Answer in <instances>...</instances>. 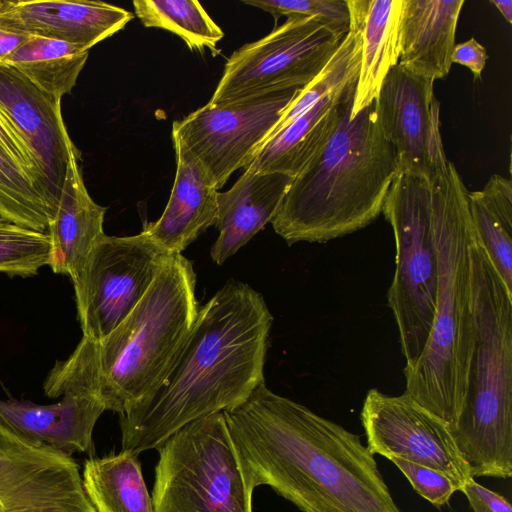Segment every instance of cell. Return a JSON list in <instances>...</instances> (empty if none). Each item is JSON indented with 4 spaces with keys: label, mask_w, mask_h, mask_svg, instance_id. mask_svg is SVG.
<instances>
[{
    "label": "cell",
    "mask_w": 512,
    "mask_h": 512,
    "mask_svg": "<svg viewBox=\"0 0 512 512\" xmlns=\"http://www.w3.org/2000/svg\"><path fill=\"white\" fill-rule=\"evenodd\" d=\"M223 413L251 491L268 485L303 512H401L358 435L265 382Z\"/></svg>",
    "instance_id": "6da1fadb"
},
{
    "label": "cell",
    "mask_w": 512,
    "mask_h": 512,
    "mask_svg": "<svg viewBox=\"0 0 512 512\" xmlns=\"http://www.w3.org/2000/svg\"><path fill=\"white\" fill-rule=\"evenodd\" d=\"M273 322L263 296L230 280L199 309L160 383L120 414L122 451L158 449L188 423L245 401L264 379Z\"/></svg>",
    "instance_id": "7a4b0ae2"
},
{
    "label": "cell",
    "mask_w": 512,
    "mask_h": 512,
    "mask_svg": "<svg viewBox=\"0 0 512 512\" xmlns=\"http://www.w3.org/2000/svg\"><path fill=\"white\" fill-rule=\"evenodd\" d=\"M196 273L182 254H171L151 286L106 337H82L70 356L57 361L43 389L49 398L97 394L124 413L163 379L196 322Z\"/></svg>",
    "instance_id": "3957f363"
},
{
    "label": "cell",
    "mask_w": 512,
    "mask_h": 512,
    "mask_svg": "<svg viewBox=\"0 0 512 512\" xmlns=\"http://www.w3.org/2000/svg\"><path fill=\"white\" fill-rule=\"evenodd\" d=\"M353 99L325 145L293 178L272 227L288 245L325 243L378 218L400 172L375 103L350 117Z\"/></svg>",
    "instance_id": "277c9868"
},
{
    "label": "cell",
    "mask_w": 512,
    "mask_h": 512,
    "mask_svg": "<svg viewBox=\"0 0 512 512\" xmlns=\"http://www.w3.org/2000/svg\"><path fill=\"white\" fill-rule=\"evenodd\" d=\"M438 256L435 316L423 354L404 373L405 392L452 425L460 414L472 359L475 318L468 190L455 165L430 179Z\"/></svg>",
    "instance_id": "5b68a950"
},
{
    "label": "cell",
    "mask_w": 512,
    "mask_h": 512,
    "mask_svg": "<svg viewBox=\"0 0 512 512\" xmlns=\"http://www.w3.org/2000/svg\"><path fill=\"white\" fill-rule=\"evenodd\" d=\"M472 271L474 347L465 399L450 428L473 478L507 479L512 476V293L476 235Z\"/></svg>",
    "instance_id": "8992f818"
},
{
    "label": "cell",
    "mask_w": 512,
    "mask_h": 512,
    "mask_svg": "<svg viewBox=\"0 0 512 512\" xmlns=\"http://www.w3.org/2000/svg\"><path fill=\"white\" fill-rule=\"evenodd\" d=\"M382 213L395 240V272L387 302L398 329L405 373L421 358L435 316L438 256L430 179L400 171Z\"/></svg>",
    "instance_id": "52a82bcc"
},
{
    "label": "cell",
    "mask_w": 512,
    "mask_h": 512,
    "mask_svg": "<svg viewBox=\"0 0 512 512\" xmlns=\"http://www.w3.org/2000/svg\"><path fill=\"white\" fill-rule=\"evenodd\" d=\"M157 450L154 512H252L223 412L188 423Z\"/></svg>",
    "instance_id": "ba28073f"
},
{
    "label": "cell",
    "mask_w": 512,
    "mask_h": 512,
    "mask_svg": "<svg viewBox=\"0 0 512 512\" xmlns=\"http://www.w3.org/2000/svg\"><path fill=\"white\" fill-rule=\"evenodd\" d=\"M341 42L315 17H288L265 37L232 53L209 103L223 105L303 89L321 73Z\"/></svg>",
    "instance_id": "9c48e42d"
},
{
    "label": "cell",
    "mask_w": 512,
    "mask_h": 512,
    "mask_svg": "<svg viewBox=\"0 0 512 512\" xmlns=\"http://www.w3.org/2000/svg\"><path fill=\"white\" fill-rule=\"evenodd\" d=\"M169 255L143 231L105 234L73 281L83 336L109 335L139 303Z\"/></svg>",
    "instance_id": "30bf717a"
},
{
    "label": "cell",
    "mask_w": 512,
    "mask_h": 512,
    "mask_svg": "<svg viewBox=\"0 0 512 512\" xmlns=\"http://www.w3.org/2000/svg\"><path fill=\"white\" fill-rule=\"evenodd\" d=\"M301 89L280 90L223 105L209 102L172 124L217 189L248 165Z\"/></svg>",
    "instance_id": "8fae6325"
},
{
    "label": "cell",
    "mask_w": 512,
    "mask_h": 512,
    "mask_svg": "<svg viewBox=\"0 0 512 512\" xmlns=\"http://www.w3.org/2000/svg\"><path fill=\"white\" fill-rule=\"evenodd\" d=\"M371 454L402 458L446 474L458 487L473 478L450 424L408 393L367 392L360 414Z\"/></svg>",
    "instance_id": "7c38bea8"
},
{
    "label": "cell",
    "mask_w": 512,
    "mask_h": 512,
    "mask_svg": "<svg viewBox=\"0 0 512 512\" xmlns=\"http://www.w3.org/2000/svg\"><path fill=\"white\" fill-rule=\"evenodd\" d=\"M0 512H96L79 465L33 444L0 420Z\"/></svg>",
    "instance_id": "4fadbf2b"
},
{
    "label": "cell",
    "mask_w": 512,
    "mask_h": 512,
    "mask_svg": "<svg viewBox=\"0 0 512 512\" xmlns=\"http://www.w3.org/2000/svg\"><path fill=\"white\" fill-rule=\"evenodd\" d=\"M374 103L400 171L432 179L446 169L450 161L443 147L440 102L433 80L397 64L384 79Z\"/></svg>",
    "instance_id": "5bb4252c"
},
{
    "label": "cell",
    "mask_w": 512,
    "mask_h": 512,
    "mask_svg": "<svg viewBox=\"0 0 512 512\" xmlns=\"http://www.w3.org/2000/svg\"><path fill=\"white\" fill-rule=\"evenodd\" d=\"M0 114L29 150L42 194L55 215L69 162L79 156L62 117L61 98L0 63Z\"/></svg>",
    "instance_id": "9a60e30c"
},
{
    "label": "cell",
    "mask_w": 512,
    "mask_h": 512,
    "mask_svg": "<svg viewBox=\"0 0 512 512\" xmlns=\"http://www.w3.org/2000/svg\"><path fill=\"white\" fill-rule=\"evenodd\" d=\"M123 8L100 1H3L0 28L88 50L120 31L133 19Z\"/></svg>",
    "instance_id": "2e32d148"
},
{
    "label": "cell",
    "mask_w": 512,
    "mask_h": 512,
    "mask_svg": "<svg viewBox=\"0 0 512 512\" xmlns=\"http://www.w3.org/2000/svg\"><path fill=\"white\" fill-rule=\"evenodd\" d=\"M103 400L93 394H67L54 404L0 399V420L23 439L68 456L88 452Z\"/></svg>",
    "instance_id": "e0dca14e"
},
{
    "label": "cell",
    "mask_w": 512,
    "mask_h": 512,
    "mask_svg": "<svg viewBox=\"0 0 512 512\" xmlns=\"http://www.w3.org/2000/svg\"><path fill=\"white\" fill-rule=\"evenodd\" d=\"M176 174L168 203L143 232L168 254H181L217 219L218 189L197 159L172 134Z\"/></svg>",
    "instance_id": "ac0fdd59"
},
{
    "label": "cell",
    "mask_w": 512,
    "mask_h": 512,
    "mask_svg": "<svg viewBox=\"0 0 512 512\" xmlns=\"http://www.w3.org/2000/svg\"><path fill=\"white\" fill-rule=\"evenodd\" d=\"M293 178L282 173L244 170L233 186L217 195L219 235L211 247V258L222 265L271 222Z\"/></svg>",
    "instance_id": "d6986e66"
},
{
    "label": "cell",
    "mask_w": 512,
    "mask_h": 512,
    "mask_svg": "<svg viewBox=\"0 0 512 512\" xmlns=\"http://www.w3.org/2000/svg\"><path fill=\"white\" fill-rule=\"evenodd\" d=\"M357 79L353 78L323 96L269 139L244 170L277 172L294 178L335 131L346 104L354 97Z\"/></svg>",
    "instance_id": "ffe728a7"
},
{
    "label": "cell",
    "mask_w": 512,
    "mask_h": 512,
    "mask_svg": "<svg viewBox=\"0 0 512 512\" xmlns=\"http://www.w3.org/2000/svg\"><path fill=\"white\" fill-rule=\"evenodd\" d=\"M464 0H402L401 66L433 81L447 76Z\"/></svg>",
    "instance_id": "44dd1931"
},
{
    "label": "cell",
    "mask_w": 512,
    "mask_h": 512,
    "mask_svg": "<svg viewBox=\"0 0 512 512\" xmlns=\"http://www.w3.org/2000/svg\"><path fill=\"white\" fill-rule=\"evenodd\" d=\"M106 207L97 204L84 184L78 157L68 165L55 215L48 225L51 240L50 268L72 282L81 273L92 249L105 235Z\"/></svg>",
    "instance_id": "7402d4cb"
},
{
    "label": "cell",
    "mask_w": 512,
    "mask_h": 512,
    "mask_svg": "<svg viewBox=\"0 0 512 512\" xmlns=\"http://www.w3.org/2000/svg\"><path fill=\"white\" fill-rule=\"evenodd\" d=\"M350 19L361 32V58L350 117L377 98L400 56L402 0H346Z\"/></svg>",
    "instance_id": "603a6c76"
},
{
    "label": "cell",
    "mask_w": 512,
    "mask_h": 512,
    "mask_svg": "<svg viewBox=\"0 0 512 512\" xmlns=\"http://www.w3.org/2000/svg\"><path fill=\"white\" fill-rule=\"evenodd\" d=\"M82 484L96 512H154L137 454L86 460Z\"/></svg>",
    "instance_id": "cb8c5ba5"
},
{
    "label": "cell",
    "mask_w": 512,
    "mask_h": 512,
    "mask_svg": "<svg viewBox=\"0 0 512 512\" xmlns=\"http://www.w3.org/2000/svg\"><path fill=\"white\" fill-rule=\"evenodd\" d=\"M476 236L495 270L512 293V183L493 175L481 189L467 194Z\"/></svg>",
    "instance_id": "d4e9b609"
},
{
    "label": "cell",
    "mask_w": 512,
    "mask_h": 512,
    "mask_svg": "<svg viewBox=\"0 0 512 512\" xmlns=\"http://www.w3.org/2000/svg\"><path fill=\"white\" fill-rule=\"evenodd\" d=\"M88 50L60 40L30 38L3 63L17 69L42 90L62 97L71 93Z\"/></svg>",
    "instance_id": "484cf974"
},
{
    "label": "cell",
    "mask_w": 512,
    "mask_h": 512,
    "mask_svg": "<svg viewBox=\"0 0 512 512\" xmlns=\"http://www.w3.org/2000/svg\"><path fill=\"white\" fill-rule=\"evenodd\" d=\"M135 14L145 27H155L178 35L192 51L209 49L219 53L222 29L195 0H134Z\"/></svg>",
    "instance_id": "4316f807"
},
{
    "label": "cell",
    "mask_w": 512,
    "mask_h": 512,
    "mask_svg": "<svg viewBox=\"0 0 512 512\" xmlns=\"http://www.w3.org/2000/svg\"><path fill=\"white\" fill-rule=\"evenodd\" d=\"M0 217L47 232L54 215L35 183L0 150Z\"/></svg>",
    "instance_id": "83f0119b"
},
{
    "label": "cell",
    "mask_w": 512,
    "mask_h": 512,
    "mask_svg": "<svg viewBox=\"0 0 512 512\" xmlns=\"http://www.w3.org/2000/svg\"><path fill=\"white\" fill-rule=\"evenodd\" d=\"M51 263V240L46 232L20 226L0 217V272L34 276Z\"/></svg>",
    "instance_id": "f1b7e54d"
},
{
    "label": "cell",
    "mask_w": 512,
    "mask_h": 512,
    "mask_svg": "<svg viewBox=\"0 0 512 512\" xmlns=\"http://www.w3.org/2000/svg\"><path fill=\"white\" fill-rule=\"evenodd\" d=\"M243 3L270 13L275 22L282 16L315 17L340 40L349 31L350 16L346 0H244Z\"/></svg>",
    "instance_id": "f546056e"
},
{
    "label": "cell",
    "mask_w": 512,
    "mask_h": 512,
    "mask_svg": "<svg viewBox=\"0 0 512 512\" xmlns=\"http://www.w3.org/2000/svg\"><path fill=\"white\" fill-rule=\"evenodd\" d=\"M411 483L413 489L436 507L449 503L458 487L446 474L402 458L390 459Z\"/></svg>",
    "instance_id": "4dcf8cb0"
},
{
    "label": "cell",
    "mask_w": 512,
    "mask_h": 512,
    "mask_svg": "<svg viewBox=\"0 0 512 512\" xmlns=\"http://www.w3.org/2000/svg\"><path fill=\"white\" fill-rule=\"evenodd\" d=\"M0 150L20 166L26 175L35 183L42 194L41 176L29 150L1 114Z\"/></svg>",
    "instance_id": "1f68e13d"
},
{
    "label": "cell",
    "mask_w": 512,
    "mask_h": 512,
    "mask_svg": "<svg viewBox=\"0 0 512 512\" xmlns=\"http://www.w3.org/2000/svg\"><path fill=\"white\" fill-rule=\"evenodd\" d=\"M474 512H512L511 505L502 495L468 479L460 489Z\"/></svg>",
    "instance_id": "d6a6232c"
},
{
    "label": "cell",
    "mask_w": 512,
    "mask_h": 512,
    "mask_svg": "<svg viewBox=\"0 0 512 512\" xmlns=\"http://www.w3.org/2000/svg\"><path fill=\"white\" fill-rule=\"evenodd\" d=\"M488 57L486 48L475 38H470L455 45L451 62L467 67L472 72L475 80H481Z\"/></svg>",
    "instance_id": "836d02e7"
},
{
    "label": "cell",
    "mask_w": 512,
    "mask_h": 512,
    "mask_svg": "<svg viewBox=\"0 0 512 512\" xmlns=\"http://www.w3.org/2000/svg\"><path fill=\"white\" fill-rule=\"evenodd\" d=\"M29 38V35L0 28V63H3Z\"/></svg>",
    "instance_id": "e575fe53"
},
{
    "label": "cell",
    "mask_w": 512,
    "mask_h": 512,
    "mask_svg": "<svg viewBox=\"0 0 512 512\" xmlns=\"http://www.w3.org/2000/svg\"><path fill=\"white\" fill-rule=\"evenodd\" d=\"M490 2L496 6V8L500 11L505 20L511 24L512 23V1H495L490 0Z\"/></svg>",
    "instance_id": "d590c367"
},
{
    "label": "cell",
    "mask_w": 512,
    "mask_h": 512,
    "mask_svg": "<svg viewBox=\"0 0 512 512\" xmlns=\"http://www.w3.org/2000/svg\"><path fill=\"white\" fill-rule=\"evenodd\" d=\"M1 4H2V0H0V6H1Z\"/></svg>",
    "instance_id": "8d00e7d4"
}]
</instances>
